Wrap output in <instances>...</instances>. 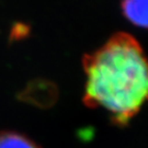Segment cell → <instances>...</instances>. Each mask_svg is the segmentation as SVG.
<instances>
[{
  "mask_svg": "<svg viewBox=\"0 0 148 148\" xmlns=\"http://www.w3.org/2000/svg\"><path fill=\"white\" fill-rule=\"evenodd\" d=\"M84 103L102 109L116 126H126L147 98L148 73L140 44L125 32L112 35L82 58Z\"/></svg>",
  "mask_w": 148,
  "mask_h": 148,
  "instance_id": "obj_1",
  "label": "cell"
},
{
  "mask_svg": "<svg viewBox=\"0 0 148 148\" xmlns=\"http://www.w3.org/2000/svg\"><path fill=\"white\" fill-rule=\"evenodd\" d=\"M122 12L134 25L147 27V0H122Z\"/></svg>",
  "mask_w": 148,
  "mask_h": 148,
  "instance_id": "obj_2",
  "label": "cell"
},
{
  "mask_svg": "<svg viewBox=\"0 0 148 148\" xmlns=\"http://www.w3.org/2000/svg\"><path fill=\"white\" fill-rule=\"evenodd\" d=\"M0 148H40L32 139L16 132H0Z\"/></svg>",
  "mask_w": 148,
  "mask_h": 148,
  "instance_id": "obj_3",
  "label": "cell"
}]
</instances>
